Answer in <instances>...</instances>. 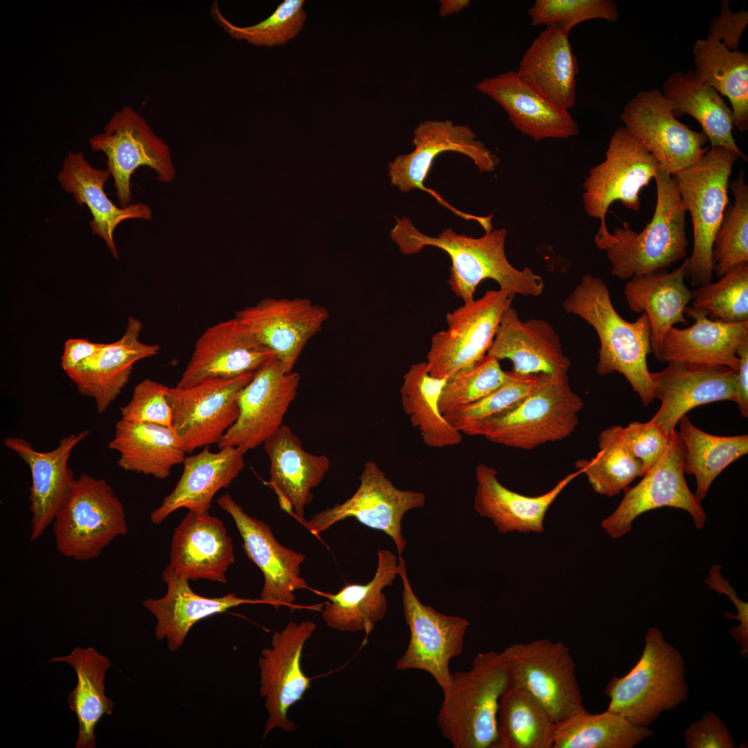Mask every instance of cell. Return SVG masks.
I'll return each mask as SVG.
<instances>
[{"label": "cell", "mask_w": 748, "mask_h": 748, "mask_svg": "<svg viewBox=\"0 0 748 748\" xmlns=\"http://www.w3.org/2000/svg\"><path fill=\"white\" fill-rule=\"evenodd\" d=\"M658 162L624 127L612 134L605 159L593 167L583 183L582 201L587 214L600 221L594 238L598 248L612 233L605 217L609 206L620 201L627 209L638 211L640 193L654 179Z\"/></svg>", "instance_id": "obj_9"}, {"label": "cell", "mask_w": 748, "mask_h": 748, "mask_svg": "<svg viewBox=\"0 0 748 748\" xmlns=\"http://www.w3.org/2000/svg\"><path fill=\"white\" fill-rule=\"evenodd\" d=\"M414 150L398 155L388 166L391 183L401 192L419 189L429 193L455 215L465 220L483 222L481 216L465 213L445 201L438 192L428 188L424 181L428 177L435 159L445 152L464 154L474 161L480 172H492L499 159L465 125H455L451 120H426L413 130Z\"/></svg>", "instance_id": "obj_13"}, {"label": "cell", "mask_w": 748, "mask_h": 748, "mask_svg": "<svg viewBox=\"0 0 748 748\" xmlns=\"http://www.w3.org/2000/svg\"><path fill=\"white\" fill-rule=\"evenodd\" d=\"M89 143L106 156L121 208L131 204V177L140 166L154 170L159 181L170 183L175 178L170 147L131 106L115 112L104 132L92 136Z\"/></svg>", "instance_id": "obj_15"}, {"label": "cell", "mask_w": 748, "mask_h": 748, "mask_svg": "<svg viewBox=\"0 0 748 748\" xmlns=\"http://www.w3.org/2000/svg\"><path fill=\"white\" fill-rule=\"evenodd\" d=\"M359 479V485L350 498L314 514L302 525L318 536L337 522L355 518L364 526L389 536L398 557H402L407 546L402 531V519L408 511L425 506V495L396 488L373 461L364 464Z\"/></svg>", "instance_id": "obj_12"}, {"label": "cell", "mask_w": 748, "mask_h": 748, "mask_svg": "<svg viewBox=\"0 0 748 748\" xmlns=\"http://www.w3.org/2000/svg\"><path fill=\"white\" fill-rule=\"evenodd\" d=\"M687 258L677 269L633 276L626 283L624 294L630 310L647 314L651 329V352L658 359L664 337L675 323L688 324L685 310L693 299L686 285Z\"/></svg>", "instance_id": "obj_37"}, {"label": "cell", "mask_w": 748, "mask_h": 748, "mask_svg": "<svg viewBox=\"0 0 748 748\" xmlns=\"http://www.w3.org/2000/svg\"><path fill=\"white\" fill-rule=\"evenodd\" d=\"M734 204L728 205L715 235L712 262L720 278L730 269L748 263V185L743 171L729 182Z\"/></svg>", "instance_id": "obj_49"}, {"label": "cell", "mask_w": 748, "mask_h": 748, "mask_svg": "<svg viewBox=\"0 0 748 748\" xmlns=\"http://www.w3.org/2000/svg\"><path fill=\"white\" fill-rule=\"evenodd\" d=\"M275 358L235 317L210 326L198 338L176 386L188 388L208 380L254 373Z\"/></svg>", "instance_id": "obj_23"}, {"label": "cell", "mask_w": 748, "mask_h": 748, "mask_svg": "<svg viewBox=\"0 0 748 748\" xmlns=\"http://www.w3.org/2000/svg\"><path fill=\"white\" fill-rule=\"evenodd\" d=\"M509 377L499 361L486 354L471 368L448 377L439 398V409L445 415L451 410L476 402L489 395Z\"/></svg>", "instance_id": "obj_52"}, {"label": "cell", "mask_w": 748, "mask_h": 748, "mask_svg": "<svg viewBox=\"0 0 748 748\" xmlns=\"http://www.w3.org/2000/svg\"><path fill=\"white\" fill-rule=\"evenodd\" d=\"M688 748H735L736 745L729 729L713 711L706 712L685 730Z\"/></svg>", "instance_id": "obj_56"}, {"label": "cell", "mask_w": 748, "mask_h": 748, "mask_svg": "<svg viewBox=\"0 0 748 748\" xmlns=\"http://www.w3.org/2000/svg\"><path fill=\"white\" fill-rule=\"evenodd\" d=\"M377 555V569L369 582L347 583L335 594H322L328 599L322 618L329 627L368 634L384 618L388 603L382 591L398 576V558L388 549H378Z\"/></svg>", "instance_id": "obj_38"}, {"label": "cell", "mask_w": 748, "mask_h": 748, "mask_svg": "<svg viewBox=\"0 0 748 748\" xmlns=\"http://www.w3.org/2000/svg\"><path fill=\"white\" fill-rule=\"evenodd\" d=\"M685 314L694 323L684 329L673 326L668 330L658 360L721 365L736 371L740 363L737 350L748 341V321L711 319L705 312L691 306L686 307Z\"/></svg>", "instance_id": "obj_33"}, {"label": "cell", "mask_w": 748, "mask_h": 748, "mask_svg": "<svg viewBox=\"0 0 748 748\" xmlns=\"http://www.w3.org/2000/svg\"><path fill=\"white\" fill-rule=\"evenodd\" d=\"M692 308L711 319L727 323L748 321V263L735 267L716 282L696 287Z\"/></svg>", "instance_id": "obj_51"}, {"label": "cell", "mask_w": 748, "mask_h": 748, "mask_svg": "<svg viewBox=\"0 0 748 748\" xmlns=\"http://www.w3.org/2000/svg\"><path fill=\"white\" fill-rule=\"evenodd\" d=\"M328 317L326 308L305 298H265L235 314L288 373Z\"/></svg>", "instance_id": "obj_21"}, {"label": "cell", "mask_w": 748, "mask_h": 748, "mask_svg": "<svg viewBox=\"0 0 748 748\" xmlns=\"http://www.w3.org/2000/svg\"><path fill=\"white\" fill-rule=\"evenodd\" d=\"M167 591L160 598H149L142 603L156 618L157 640L166 639L170 651H177L192 627L200 620L223 613L244 604L262 603L260 599L244 598L235 594L209 598L195 593L189 580L163 570Z\"/></svg>", "instance_id": "obj_35"}, {"label": "cell", "mask_w": 748, "mask_h": 748, "mask_svg": "<svg viewBox=\"0 0 748 748\" xmlns=\"http://www.w3.org/2000/svg\"><path fill=\"white\" fill-rule=\"evenodd\" d=\"M684 447V473L696 479L695 496L701 502L714 479L732 462L748 452V436H720L695 427L684 415L679 420Z\"/></svg>", "instance_id": "obj_44"}, {"label": "cell", "mask_w": 748, "mask_h": 748, "mask_svg": "<svg viewBox=\"0 0 748 748\" xmlns=\"http://www.w3.org/2000/svg\"><path fill=\"white\" fill-rule=\"evenodd\" d=\"M693 71L704 84L727 97L733 125L748 129V53L727 48L715 37L697 39L693 46Z\"/></svg>", "instance_id": "obj_42"}, {"label": "cell", "mask_w": 748, "mask_h": 748, "mask_svg": "<svg viewBox=\"0 0 748 748\" xmlns=\"http://www.w3.org/2000/svg\"><path fill=\"white\" fill-rule=\"evenodd\" d=\"M51 526L58 553L79 562L96 559L128 531L124 506L112 486L87 473L76 478Z\"/></svg>", "instance_id": "obj_7"}, {"label": "cell", "mask_w": 748, "mask_h": 748, "mask_svg": "<svg viewBox=\"0 0 748 748\" xmlns=\"http://www.w3.org/2000/svg\"><path fill=\"white\" fill-rule=\"evenodd\" d=\"M263 446L270 462L266 484L276 495L280 509L302 524L305 508L313 500L312 490L328 471L330 459L305 451L300 438L283 425Z\"/></svg>", "instance_id": "obj_28"}, {"label": "cell", "mask_w": 748, "mask_h": 748, "mask_svg": "<svg viewBox=\"0 0 748 748\" xmlns=\"http://www.w3.org/2000/svg\"><path fill=\"white\" fill-rule=\"evenodd\" d=\"M398 567L403 587V615L410 636L395 668L425 671L443 691L451 682V660L463 652L469 622L460 616L445 615L423 604L411 587L402 557H398Z\"/></svg>", "instance_id": "obj_11"}, {"label": "cell", "mask_w": 748, "mask_h": 748, "mask_svg": "<svg viewBox=\"0 0 748 748\" xmlns=\"http://www.w3.org/2000/svg\"><path fill=\"white\" fill-rule=\"evenodd\" d=\"M510 686L499 653H479L472 668L452 673L437 715L442 736L454 748H498L497 711Z\"/></svg>", "instance_id": "obj_3"}, {"label": "cell", "mask_w": 748, "mask_h": 748, "mask_svg": "<svg viewBox=\"0 0 748 748\" xmlns=\"http://www.w3.org/2000/svg\"><path fill=\"white\" fill-rule=\"evenodd\" d=\"M102 343H95L87 339H69L64 346L61 366L66 374L93 356L100 348Z\"/></svg>", "instance_id": "obj_59"}, {"label": "cell", "mask_w": 748, "mask_h": 748, "mask_svg": "<svg viewBox=\"0 0 748 748\" xmlns=\"http://www.w3.org/2000/svg\"><path fill=\"white\" fill-rule=\"evenodd\" d=\"M475 87L502 107L517 130L536 141L566 139L579 133L569 110L545 97L517 71L484 78Z\"/></svg>", "instance_id": "obj_26"}, {"label": "cell", "mask_w": 748, "mask_h": 748, "mask_svg": "<svg viewBox=\"0 0 748 748\" xmlns=\"http://www.w3.org/2000/svg\"><path fill=\"white\" fill-rule=\"evenodd\" d=\"M566 312L578 316L596 330L599 341L596 372H618L626 378L644 405L654 399L647 357L651 353L649 318L643 312L636 321L625 320L614 308L609 289L600 278L584 275L564 299Z\"/></svg>", "instance_id": "obj_2"}, {"label": "cell", "mask_w": 748, "mask_h": 748, "mask_svg": "<svg viewBox=\"0 0 748 748\" xmlns=\"http://www.w3.org/2000/svg\"><path fill=\"white\" fill-rule=\"evenodd\" d=\"M254 373L208 380L188 388L168 387L172 427L187 453L219 443L236 421L239 394Z\"/></svg>", "instance_id": "obj_18"}, {"label": "cell", "mask_w": 748, "mask_h": 748, "mask_svg": "<svg viewBox=\"0 0 748 748\" xmlns=\"http://www.w3.org/2000/svg\"><path fill=\"white\" fill-rule=\"evenodd\" d=\"M109 171L93 168L81 152H69L64 158L57 179L61 188L73 195L78 205L89 209L92 219L89 226L93 234L105 242L115 258L118 253L114 239L116 226L129 219L150 220L152 211L143 203L131 204L125 208L116 206L107 196L105 184Z\"/></svg>", "instance_id": "obj_34"}, {"label": "cell", "mask_w": 748, "mask_h": 748, "mask_svg": "<svg viewBox=\"0 0 748 748\" xmlns=\"http://www.w3.org/2000/svg\"><path fill=\"white\" fill-rule=\"evenodd\" d=\"M446 380L432 376L425 361L411 365L403 376L400 388L403 411L429 447H452L462 441V434L450 425L439 409Z\"/></svg>", "instance_id": "obj_43"}, {"label": "cell", "mask_w": 748, "mask_h": 748, "mask_svg": "<svg viewBox=\"0 0 748 748\" xmlns=\"http://www.w3.org/2000/svg\"><path fill=\"white\" fill-rule=\"evenodd\" d=\"M168 389V386L150 379L140 382L135 386L130 402L121 408V419L172 427V411L167 398Z\"/></svg>", "instance_id": "obj_54"}, {"label": "cell", "mask_w": 748, "mask_h": 748, "mask_svg": "<svg viewBox=\"0 0 748 748\" xmlns=\"http://www.w3.org/2000/svg\"><path fill=\"white\" fill-rule=\"evenodd\" d=\"M684 447L678 431L670 436L667 449L658 463L632 488L625 489V495L602 527L612 538L629 532L639 515L661 507H672L687 511L697 528H702L706 516L684 478Z\"/></svg>", "instance_id": "obj_17"}, {"label": "cell", "mask_w": 748, "mask_h": 748, "mask_svg": "<svg viewBox=\"0 0 748 748\" xmlns=\"http://www.w3.org/2000/svg\"><path fill=\"white\" fill-rule=\"evenodd\" d=\"M662 371L650 372L654 398L661 406L652 417L668 434L692 409L708 403L737 402L736 372L721 365L670 361Z\"/></svg>", "instance_id": "obj_24"}, {"label": "cell", "mask_w": 748, "mask_h": 748, "mask_svg": "<svg viewBox=\"0 0 748 748\" xmlns=\"http://www.w3.org/2000/svg\"><path fill=\"white\" fill-rule=\"evenodd\" d=\"M499 361L509 359L513 371L522 375L567 373L570 360L564 353L560 339L546 321H522L509 306L503 313L488 353Z\"/></svg>", "instance_id": "obj_30"}, {"label": "cell", "mask_w": 748, "mask_h": 748, "mask_svg": "<svg viewBox=\"0 0 748 748\" xmlns=\"http://www.w3.org/2000/svg\"><path fill=\"white\" fill-rule=\"evenodd\" d=\"M555 724L522 687L510 685L497 711L498 748H552Z\"/></svg>", "instance_id": "obj_46"}, {"label": "cell", "mask_w": 748, "mask_h": 748, "mask_svg": "<svg viewBox=\"0 0 748 748\" xmlns=\"http://www.w3.org/2000/svg\"><path fill=\"white\" fill-rule=\"evenodd\" d=\"M108 447L119 454L117 463L121 469L159 479L168 477L187 454L172 427L123 419L116 422Z\"/></svg>", "instance_id": "obj_39"}, {"label": "cell", "mask_w": 748, "mask_h": 748, "mask_svg": "<svg viewBox=\"0 0 748 748\" xmlns=\"http://www.w3.org/2000/svg\"><path fill=\"white\" fill-rule=\"evenodd\" d=\"M641 656L623 677H613L605 687L607 710L631 723L648 727L664 711L688 697L685 662L674 646L655 627L645 634Z\"/></svg>", "instance_id": "obj_5"}, {"label": "cell", "mask_w": 748, "mask_h": 748, "mask_svg": "<svg viewBox=\"0 0 748 748\" xmlns=\"http://www.w3.org/2000/svg\"><path fill=\"white\" fill-rule=\"evenodd\" d=\"M512 299L501 289L488 290L481 298L464 303L446 314L447 328L431 337L427 353L429 373L448 378L468 369L490 348L504 312Z\"/></svg>", "instance_id": "obj_14"}, {"label": "cell", "mask_w": 748, "mask_h": 748, "mask_svg": "<svg viewBox=\"0 0 748 748\" xmlns=\"http://www.w3.org/2000/svg\"><path fill=\"white\" fill-rule=\"evenodd\" d=\"M549 374L522 375L509 371L506 382L486 397L443 415L462 434L483 436L486 427L517 409L547 380Z\"/></svg>", "instance_id": "obj_48"}, {"label": "cell", "mask_w": 748, "mask_h": 748, "mask_svg": "<svg viewBox=\"0 0 748 748\" xmlns=\"http://www.w3.org/2000/svg\"><path fill=\"white\" fill-rule=\"evenodd\" d=\"M598 447L594 458L576 463L577 470L585 474L596 493L617 495L634 479L645 474L641 462L627 443L623 427L613 425L602 431Z\"/></svg>", "instance_id": "obj_47"}, {"label": "cell", "mask_w": 748, "mask_h": 748, "mask_svg": "<svg viewBox=\"0 0 748 748\" xmlns=\"http://www.w3.org/2000/svg\"><path fill=\"white\" fill-rule=\"evenodd\" d=\"M663 94L670 102L676 117L688 114L701 125L711 147H723L747 157L737 145L732 134L733 112L720 94L703 83L693 70L676 72L665 80Z\"/></svg>", "instance_id": "obj_40"}, {"label": "cell", "mask_w": 748, "mask_h": 748, "mask_svg": "<svg viewBox=\"0 0 748 748\" xmlns=\"http://www.w3.org/2000/svg\"><path fill=\"white\" fill-rule=\"evenodd\" d=\"M234 562L232 540L223 522L209 513L188 511L175 529L170 562L163 570L188 580L224 584Z\"/></svg>", "instance_id": "obj_27"}, {"label": "cell", "mask_w": 748, "mask_h": 748, "mask_svg": "<svg viewBox=\"0 0 748 748\" xmlns=\"http://www.w3.org/2000/svg\"><path fill=\"white\" fill-rule=\"evenodd\" d=\"M303 0H285L266 19L251 26H240L233 24L222 13L219 3H213L211 15L214 21L230 37L249 44L272 47L283 45L294 38L302 29L306 19Z\"/></svg>", "instance_id": "obj_50"}, {"label": "cell", "mask_w": 748, "mask_h": 748, "mask_svg": "<svg viewBox=\"0 0 748 748\" xmlns=\"http://www.w3.org/2000/svg\"><path fill=\"white\" fill-rule=\"evenodd\" d=\"M89 434V431L84 430L63 437L55 449L48 452L36 450L22 438L3 439L4 445L16 453L30 468L32 542L37 540L52 525L70 496L76 478L69 467V460L75 447Z\"/></svg>", "instance_id": "obj_25"}, {"label": "cell", "mask_w": 748, "mask_h": 748, "mask_svg": "<svg viewBox=\"0 0 748 748\" xmlns=\"http://www.w3.org/2000/svg\"><path fill=\"white\" fill-rule=\"evenodd\" d=\"M624 127L670 175L697 163L707 152L709 141L679 121L670 102L657 89L639 91L621 114Z\"/></svg>", "instance_id": "obj_16"}, {"label": "cell", "mask_w": 748, "mask_h": 748, "mask_svg": "<svg viewBox=\"0 0 748 748\" xmlns=\"http://www.w3.org/2000/svg\"><path fill=\"white\" fill-rule=\"evenodd\" d=\"M736 355L740 359L738 368L736 372L739 410L742 416L748 417V341L743 343L737 350Z\"/></svg>", "instance_id": "obj_60"}, {"label": "cell", "mask_w": 748, "mask_h": 748, "mask_svg": "<svg viewBox=\"0 0 748 748\" xmlns=\"http://www.w3.org/2000/svg\"><path fill=\"white\" fill-rule=\"evenodd\" d=\"M142 323L130 317L123 335L117 341L103 344L99 350L67 374L80 394L93 399L96 410L103 413L128 382L136 362L156 355L157 344L139 340Z\"/></svg>", "instance_id": "obj_29"}, {"label": "cell", "mask_w": 748, "mask_h": 748, "mask_svg": "<svg viewBox=\"0 0 748 748\" xmlns=\"http://www.w3.org/2000/svg\"><path fill=\"white\" fill-rule=\"evenodd\" d=\"M316 630L312 621L290 622L271 637V647L261 650L258 659L260 693L268 713L263 739L274 729L296 730L287 713L311 687V679L301 668L304 645Z\"/></svg>", "instance_id": "obj_19"}, {"label": "cell", "mask_w": 748, "mask_h": 748, "mask_svg": "<svg viewBox=\"0 0 748 748\" xmlns=\"http://www.w3.org/2000/svg\"><path fill=\"white\" fill-rule=\"evenodd\" d=\"M653 733L608 710H585L555 724L552 748H632Z\"/></svg>", "instance_id": "obj_45"}, {"label": "cell", "mask_w": 748, "mask_h": 748, "mask_svg": "<svg viewBox=\"0 0 748 748\" xmlns=\"http://www.w3.org/2000/svg\"><path fill=\"white\" fill-rule=\"evenodd\" d=\"M506 229H495L480 238L457 234L452 229L443 231L438 237L421 233L408 218H397L391 238L404 255L419 253L432 246L444 251L450 258V290L464 303L474 300L479 284L490 278L501 290L514 299L517 294L537 296L544 283L533 270H519L508 261L505 252Z\"/></svg>", "instance_id": "obj_1"}, {"label": "cell", "mask_w": 748, "mask_h": 748, "mask_svg": "<svg viewBox=\"0 0 748 748\" xmlns=\"http://www.w3.org/2000/svg\"><path fill=\"white\" fill-rule=\"evenodd\" d=\"M499 654L510 685L526 691L554 724L586 710L575 675V662L562 641L536 639L513 643Z\"/></svg>", "instance_id": "obj_8"}, {"label": "cell", "mask_w": 748, "mask_h": 748, "mask_svg": "<svg viewBox=\"0 0 748 748\" xmlns=\"http://www.w3.org/2000/svg\"><path fill=\"white\" fill-rule=\"evenodd\" d=\"M220 449L213 452L207 446L185 457L182 474L174 489L150 513L154 524H161L179 508L200 514L209 513L215 494L228 488L244 467L243 450L235 447Z\"/></svg>", "instance_id": "obj_31"}, {"label": "cell", "mask_w": 748, "mask_h": 748, "mask_svg": "<svg viewBox=\"0 0 748 748\" xmlns=\"http://www.w3.org/2000/svg\"><path fill=\"white\" fill-rule=\"evenodd\" d=\"M580 474L579 470L570 473L548 492L529 497L507 488L499 481L497 470L479 464L475 471L474 508L480 516L490 519L500 533H541L544 532V521L549 507Z\"/></svg>", "instance_id": "obj_32"}, {"label": "cell", "mask_w": 748, "mask_h": 748, "mask_svg": "<svg viewBox=\"0 0 748 748\" xmlns=\"http://www.w3.org/2000/svg\"><path fill=\"white\" fill-rule=\"evenodd\" d=\"M299 384L298 373L286 372L276 358L268 362L241 390L238 417L218 447H235L246 453L263 444L283 425Z\"/></svg>", "instance_id": "obj_20"}, {"label": "cell", "mask_w": 748, "mask_h": 748, "mask_svg": "<svg viewBox=\"0 0 748 748\" xmlns=\"http://www.w3.org/2000/svg\"><path fill=\"white\" fill-rule=\"evenodd\" d=\"M748 21V13L745 10L733 13L729 7V2L721 3L719 17H713L710 21V34L715 37L727 48L738 50V43Z\"/></svg>", "instance_id": "obj_58"}, {"label": "cell", "mask_w": 748, "mask_h": 748, "mask_svg": "<svg viewBox=\"0 0 748 748\" xmlns=\"http://www.w3.org/2000/svg\"><path fill=\"white\" fill-rule=\"evenodd\" d=\"M528 12L533 26H556L569 33L588 20L618 19V7L611 0H536Z\"/></svg>", "instance_id": "obj_53"}, {"label": "cell", "mask_w": 748, "mask_h": 748, "mask_svg": "<svg viewBox=\"0 0 748 748\" xmlns=\"http://www.w3.org/2000/svg\"><path fill=\"white\" fill-rule=\"evenodd\" d=\"M720 565L713 566L706 582L709 589L726 594L736 605L738 610L736 616L728 612L724 614L727 618L737 619L740 622V625L730 630L729 634L738 644L741 655L746 657L748 654V604L738 597L727 580H724L720 575Z\"/></svg>", "instance_id": "obj_57"}, {"label": "cell", "mask_w": 748, "mask_h": 748, "mask_svg": "<svg viewBox=\"0 0 748 748\" xmlns=\"http://www.w3.org/2000/svg\"><path fill=\"white\" fill-rule=\"evenodd\" d=\"M632 452L642 463L645 474L651 470L666 452L670 436L652 418L645 422H632L623 427Z\"/></svg>", "instance_id": "obj_55"}, {"label": "cell", "mask_w": 748, "mask_h": 748, "mask_svg": "<svg viewBox=\"0 0 748 748\" xmlns=\"http://www.w3.org/2000/svg\"><path fill=\"white\" fill-rule=\"evenodd\" d=\"M49 662H66L74 669L77 684L69 694L68 703L79 725L75 748L96 747L95 729L105 715H111L114 702L105 693L109 659L94 648L75 647L69 655L53 657Z\"/></svg>", "instance_id": "obj_41"}, {"label": "cell", "mask_w": 748, "mask_h": 748, "mask_svg": "<svg viewBox=\"0 0 748 748\" xmlns=\"http://www.w3.org/2000/svg\"><path fill=\"white\" fill-rule=\"evenodd\" d=\"M657 202L650 222L640 232L624 222L599 249L606 251L611 273L622 279L668 271L686 257V211L673 176L658 169Z\"/></svg>", "instance_id": "obj_4"}, {"label": "cell", "mask_w": 748, "mask_h": 748, "mask_svg": "<svg viewBox=\"0 0 748 748\" xmlns=\"http://www.w3.org/2000/svg\"><path fill=\"white\" fill-rule=\"evenodd\" d=\"M217 501L233 518L247 556L263 574L260 600L276 609L292 607L296 600L294 592L308 587L301 576L305 555L279 543L267 523L245 513L229 494Z\"/></svg>", "instance_id": "obj_22"}, {"label": "cell", "mask_w": 748, "mask_h": 748, "mask_svg": "<svg viewBox=\"0 0 748 748\" xmlns=\"http://www.w3.org/2000/svg\"><path fill=\"white\" fill-rule=\"evenodd\" d=\"M517 73L545 97L569 110L575 104L579 73L569 33L546 26L522 56Z\"/></svg>", "instance_id": "obj_36"}, {"label": "cell", "mask_w": 748, "mask_h": 748, "mask_svg": "<svg viewBox=\"0 0 748 748\" xmlns=\"http://www.w3.org/2000/svg\"><path fill=\"white\" fill-rule=\"evenodd\" d=\"M583 406L582 399L570 386L567 373L549 375L513 412L491 422L483 436L496 444L531 450L570 436Z\"/></svg>", "instance_id": "obj_10"}, {"label": "cell", "mask_w": 748, "mask_h": 748, "mask_svg": "<svg viewBox=\"0 0 748 748\" xmlns=\"http://www.w3.org/2000/svg\"><path fill=\"white\" fill-rule=\"evenodd\" d=\"M739 157L727 148L709 147L697 163L673 175L693 224V247L687 258L685 278L693 287L713 278V240L729 204V177Z\"/></svg>", "instance_id": "obj_6"}]
</instances>
